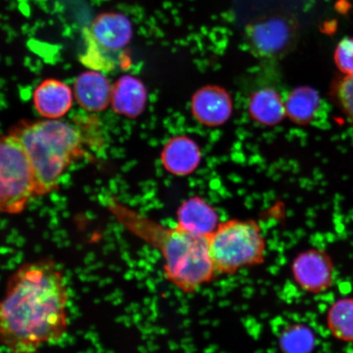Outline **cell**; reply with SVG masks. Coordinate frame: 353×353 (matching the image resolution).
<instances>
[{"label": "cell", "mask_w": 353, "mask_h": 353, "mask_svg": "<svg viewBox=\"0 0 353 353\" xmlns=\"http://www.w3.org/2000/svg\"><path fill=\"white\" fill-rule=\"evenodd\" d=\"M69 297L65 275L52 259L21 265L0 299V345L24 353L59 343L69 328Z\"/></svg>", "instance_id": "obj_1"}, {"label": "cell", "mask_w": 353, "mask_h": 353, "mask_svg": "<svg viewBox=\"0 0 353 353\" xmlns=\"http://www.w3.org/2000/svg\"><path fill=\"white\" fill-rule=\"evenodd\" d=\"M121 210L125 226L160 251L165 276L176 288L191 294L214 279L217 272L211 261L208 237L166 227L134 210Z\"/></svg>", "instance_id": "obj_2"}, {"label": "cell", "mask_w": 353, "mask_h": 353, "mask_svg": "<svg viewBox=\"0 0 353 353\" xmlns=\"http://www.w3.org/2000/svg\"><path fill=\"white\" fill-rule=\"evenodd\" d=\"M28 154L34 172L37 196L56 191L65 172L74 161L86 157L88 147L77 123L47 119L21 121L8 132Z\"/></svg>", "instance_id": "obj_3"}, {"label": "cell", "mask_w": 353, "mask_h": 353, "mask_svg": "<svg viewBox=\"0 0 353 353\" xmlns=\"http://www.w3.org/2000/svg\"><path fill=\"white\" fill-rule=\"evenodd\" d=\"M209 252L217 274L233 275L241 269L263 263L266 241L252 219L219 223L208 237Z\"/></svg>", "instance_id": "obj_4"}, {"label": "cell", "mask_w": 353, "mask_h": 353, "mask_svg": "<svg viewBox=\"0 0 353 353\" xmlns=\"http://www.w3.org/2000/svg\"><path fill=\"white\" fill-rule=\"evenodd\" d=\"M37 196V185L28 154L10 134L0 135V214L23 212Z\"/></svg>", "instance_id": "obj_5"}, {"label": "cell", "mask_w": 353, "mask_h": 353, "mask_svg": "<svg viewBox=\"0 0 353 353\" xmlns=\"http://www.w3.org/2000/svg\"><path fill=\"white\" fill-rule=\"evenodd\" d=\"M83 39L88 50L118 65L120 54L131 41L132 25L121 12H104L83 28Z\"/></svg>", "instance_id": "obj_6"}, {"label": "cell", "mask_w": 353, "mask_h": 353, "mask_svg": "<svg viewBox=\"0 0 353 353\" xmlns=\"http://www.w3.org/2000/svg\"><path fill=\"white\" fill-rule=\"evenodd\" d=\"M294 20L285 15L263 17L247 28L250 50L263 59H274L286 54L294 46L296 37Z\"/></svg>", "instance_id": "obj_7"}, {"label": "cell", "mask_w": 353, "mask_h": 353, "mask_svg": "<svg viewBox=\"0 0 353 353\" xmlns=\"http://www.w3.org/2000/svg\"><path fill=\"white\" fill-rule=\"evenodd\" d=\"M291 271L300 288L311 294L325 292L334 281L333 260L321 250H307L298 254L291 265Z\"/></svg>", "instance_id": "obj_8"}, {"label": "cell", "mask_w": 353, "mask_h": 353, "mask_svg": "<svg viewBox=\"0 0 353 353\" xmlns=\"http://www.w3.org/2000/svg\"><path fill=\"white\" fill-rule=\"evenodd\" d=\"M191 110L194 118L202 125L219 127L230 119L233 112L232 100L222 87L207 85L193 95Z\"/></svg>", "instance_id": "obj_9"}, {"label": "cell", "mask_w": 353, "mask_h": 353, "mask_svg": "<svg viewBox=\"0 0 353 353\" xmlns=\"http://www.w3.org/2000/svg\"><path fill=\"white\" fill-rule=\"evenodd\" d=\"M112 85L103 72L88 70L74 83V97L83 110L90 113L103 112L112 101Z\"/></svg>", "instance_id": "obj_10"}, {"label": "cell", "mask_w": 353, "mask_h": 353, "mask_svg": "<svg viewBox=\"0 0 353 353\" xmlns=\"http://www.w3.org/2000/svg\"><path fill=\"white\" fill-rule=\"evenodd\" d=\"M176 227L203 237H209L219 225L218 212L199 196L182 203L176 211Z\"/></svg>", "instance_id": "obj_11"}, {"label": "cell", "mask_w": 353, "mask_h": 353, "mask_svg": "<svg viewBox=\"0 0 353 353\" xmlns=\"http://www.w3.org/2000/svg\"><path fill=\"white\" fill-rule=\"evenodd\" d=\"M202 154L198 144L188 136L173 137L162 149L163 167L170 174L184 176L192 174L200 165Z\"/></svg>", "instance_id": "obj_12"}, {"label": "cell", "mask_w": 353, "mask_h": 353, "mask_svg": "<svg viewBox=\"0 0 353 353\" xmlns=\"http://www.w3.org/2000/svg\"><path fill=\"white\" fill-rule=\"evenodd\" d=\"M74 92L68 85L56 79H48L35 88L33 103L41 117L57 120L65 116L73 105Z\"/></svg>", "instance_id": "obj_13"}, {"label": "cell", "mask_w": 353, "mask_h": 353, "mask_svg": "<svg viewBox=\"0 0 353 353\" xmlns=\"http://www.w3.org/2000/svg\"><path fill=\"white\" fill-rule=\"evenodd\" d=\"M147 101V88L137 77L126 74L112 85L110 104L114 113L135 119L144 112Z\"/></svg>", "instance_id": "obj_14"}, {"label": "cell", "mask_w": 353, "mask_h": 353, "mask_svg": "<svg viewBox=\"0 0 353 353\" xmlns=\"http://www.w3.org/2000/svg\"><path fill=\"white\" fill-rule=\"evenodd\" d=\"M248 112L259 125L274 126L286 116L285 101L273 88H263L250 97Z\"/></svg>", "instance_id": "obj_15"}, {"label": "cell", "mask_w": 353, "mask_h": 353, "mask_svg": "<svg viewBox=\"0 0 353 353\" xmlns=\"http://www.w3.org/2000/svg\"><path fill=\"white\" fill-rule=\"evenodd\" d=\"M320 105L321 97L319 92L308 86L294 88L285 100L286 116L299 125L312 122Z\"/></svg>", "instance_id": "obj_16"}, {"label": "cell", "mask_w": 353, "mask_h": 353, "mask_svg": "<svg viewBox=\"0 0 353 353\" xmlns=\"http://www.w3.org/2000/svg\"><path fill=\"white\" fill-rule=\"evenodd\" d=\"M326 322L335 339L353 342V299L343 298L335 301L329 309Z\"/></svg>", "instance_id": "obj_17"}, {"label": "cell", "mask_w": 353, "mask_h": 353, "mask_svg": "<svg viewBox=\"0 0 353 353\" xmlns=\"http://www.w3.org/2000/svg\"><path fill=\"white\" fill-rule=\"evenodd\" d=\"M281 350L289 353H307L316 347V336L308 326L293 324L282 331L279 339Z\"/></svg>", "instance_id": "obj_18"}, {"label": "cell", "mask_w": 353, "mask_h": 353, "mask_svg": "<svg viewBox=\"0 0 353 353\" xmlns=\"http://www.w3.org/2000/svg\"><path fill=\"white\" fill-rule=\"evenodd\" d=\"M334 63L345 76H353V37H347L338 43L334 51Z\"/></svg>", "instance_id": "obj_19"}, {"label": "cell", "mask_w": 353, "mask_h": 353, "mask_svg": "<svg viewBox=\"0 0 353 353\" xmlns=\"http://www.w3.org/2000/svg\"><path fill=\"white\" fill-rule=\"evenodd\" d=\"M335 95L343 113L353 126V76H345L338 83Z\"/></svg>", "instance_id": "obj_20"}]
</instances>
